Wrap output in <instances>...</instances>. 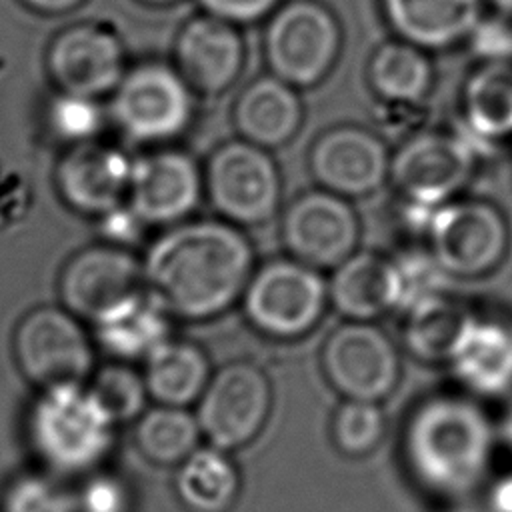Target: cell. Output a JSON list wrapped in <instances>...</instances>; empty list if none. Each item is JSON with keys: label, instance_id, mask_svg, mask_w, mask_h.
I'll use <instances>...</instances> for the list:
<instances>
[{"label": "cell", "instance_id": "obj_1", "mask_svg": "<svg viewBox=\"0 0 512 512\" xmlns=\"http://www.w3.org/2000/svg\"><path fill=\"white\" fill-rule=\"evenodd\" d=\"M144 286L174 320L206 322L228 312L254 272V250L228 220H184L162 228L142 254Z\"/></svg>", "mask_w": 512, "mask_h": 512}, {"label": "cell", "instance_id": "obj_2", "mask_svg": "<svg viewBox=\"0 0 512 512\" xmlns=\"http://www.w3.org/2000/svg\"><path fill=\"white\" fill-rule=\"evenodd\" d=\"M494 428L478 402L438 394L422 400L406 420L402 454L408 472L436 498H462L488 474Z\"/></svg>", "mask_w": 512, "mask_h": 512}, {"label": "cell", "instance_id": "obj_3", "mask_svg": "<svg viewBox=\"0 0 512 512\" xmlns=\"http://www.w3.org/2000/svg\"><path fill=\"white\" fill-rule=\"evenodd\" d=\"M24 436L42 470L82 478L112 456L118 422L86 382H70L36 392L24 416Z\"/></svg>", "mask_w": 512, "mask_h": 512}, {"label": "cell", "instance_id": "obj_4", "mask_svg": "<svg viewBox=\"0 0 512 512\" xmlns=\"http://www.w3.org/2000/svg\"><path fill=\"white\" fill-rule=\"evenodd\" d=\"M96 352L90 326L62 304L34 306L14 326V364L36 390L88 382Z\"/></svg>", "mask_w": 512, "mask_h": 512}, {"label": "cell", "instance_id": "obj_5", "mask_svg": "<svg viewBox=\"0 0 512 512\" xmlns=\"http://www.w3.org/2000/svg\"><path fill=\"white\" fill-rule=\"evenodd\" d=\"M248 324L264 336L292 340L308 334L328 306L320 270L296 258H276L252 272L242 294Z\"/></svg>", "mask_w": 512, "mask_h": 512}, {"label": "cell", "instance_id": "obj_6", "mask_svg": "<svg viewBox=\"0 0 512 512\" xmlns=\"http://www.w3.org/2000/svg\"><path fill=\"white\" fill-rule=\"evenodd\" d=\"M272 406L266 374L252 362L236 360L212 372L196 402V418L208 444L238 450L264 428Z\"/></svg>", "mask_w": 512, "mask_h": 512}, {"label": "cell", "instance_id": "obj_7", "mask_svg": "<svg viewBox=\"0 0 512 512\" xmlns=\"http://www.w3.org/2000/svg\"><path fill=\"white\" fill-rule=\"evenodd\" d=\"M322 372L344 398L380 402L400 380V354L388 334L366 320H346L322 346Z\"/></svg>", "mask_w": 512, "mask_h": 512}, {"label": "cell", "instance_id": "obj_8", "mask_svg": "<svg viewBox=\"0 0 512 512\" xmlns=\"http://www.w3.org/2000/svg\"><path fill=\"white\" fill-rule=\"evenodd\" d=\"M504 216L486 202H446L426 228L430 252L452 278H478L492 272L508 250Z\"/></svg>", "mask_w": 512, "mask_h": 512}, {"label": "cell", "instance_id": "obj_9", "mask_svg": "<svg viewBox=\"0 0 512 512\" xmlns=\"http://www.w3.org/2000/svg\"><path fill=\"white\" fill-rule=\"evenodd\" d=\"M144 288L142 258L132 248L98 240L76 250L60 268L58 302L90 324L112 304Z\"/></svg>", "mask_w": 512, "mask_h": 512}, {"label": "cell", "instance_id": "obj_10", "mask_svg": "<svg viewBox=\"0 0 512 512\" xmlns=\"http://www.w3.org/2000/svg\"><path fill=\"white\" fill-rule=\"evenodd\" d=\"M206 188L214 210L236 226L268 222L280 202V180L272 160L242 142L228 144L212 156Z\"/></svg>", "mask_w": 512, "mask_h": 512}, {"label": "cell", "instance_id": "obj_11", "mask_svg": "<svg viewBox=\"0 0 512 512\" xmlns=\"http://www.w3.org/2000/svg\"><path fill=\"white\" fill-rule=\"evenodd\" d=\"M360 224L350 204L330 190L308 192L282 216V242L292 258L318 270L336 268L356 252Z\"/></svg>", "mask_w": 512, "mask_h": 512}, {"label": "cell", "instance_id": "obj_12", "mask_svg": "<svg viewBox=\"0 0 512 512\" xmlns=\"http://www.w3.org/2000/svg\"><path fill=\"white\" fill-rule=\"evenodd\" d=\"M200 194L194 162L180 152H158L134 160L126 202L148 228H168L192 216Z\"/></svg>", "mask_w": 512, "mask_h": 512}, {"label": "cell", "instance_id": "obj_13", "mask_svg": "<svg viewBox=\"0 0 512 512\" xmlns=\"http://www.w3.org/2000/svg\"><path fill=\"white\" fill-rule=\"evenodd\" d=\"M116 116L138 140H164L178 134L190 116V96L182 80L164 66H142L116 94Z\"/></svg>", "mask_w": 512, "mask_h": 512}, {"label": "cell", "instance_id": "obj_14", "mask_svg": "<svg viewBox=\"0 0 512 512\" xmlns=\"http://www.w3.org/2000/svg\"><path fill=\"white\" fill-rule=\"evenodd\" d=\"M446 362L474 396L512 394V322L500 316L468 314Z\"/></svg>", "mask_w": 512, "mask_h": 512}, {"label": "cell", "instance_id": "obj_15", "mask_svg": "<svg viewBox=\"0 0 512 512\" xmlns=\"http://www.w3.org/2000/svg\"><path fill=\"white\" fill-rule=\"evenodd\" d=\"M336 26L318 6L298 2L284 8L268 30L272 68L288 82H314L336 50Z\"/></svg>", "mask_w": 512, "mask_h": 512}, {"label": "cell", "instance_id": "obj_16", "mask_svg": "<svg viewBox=\"0 0 512 512\" xmlns=\"http://www.w3.org/2000/svg\"><path fill=\"white\" fill-rule=\"evenodd\" d=\"M392 180L406 202L438 208L468 180L470 150L448 136H420L392 162Z\"/></svg>", "mask_w": 512, "mask_h": 512}, {"label": "cell", "instance_id": "obj_17", "mask_svg": "<svg viewBox=\"0 0 512 512\" xmlns=\"http://www.w3.org/2000/svg\"><path fill=\"white\" fill-rule=\"evenodd\" d=\"M134 160L94 144L72 150L58 166V192L68 208L98 218L128 200Z\"/></svg>", "mask_w": 512, "mask_h": 512}, {"label": "cell", "instance_id": "obj_18", "mask_svg": "<svg viewBox=\"0 0 512 512\" xmlns=\"http://www.w3.org/2000/svg\"><path fill=\"white\" fill-rule=\"evenodd\" d=\"M88 326L102 354L136 364L172 336L174 316L144 286L106 308Z\"/></svg>", "mask_w": 512, "mask_h": 512}, {"label": "cell", "instance_id": "obj_19", "mask_svg": "<svg viewBox=\"0 0 512 512\" xmlns=\"http://www.w3.org/2000/svg\"><path fill=\"white\" fill-rule=\"evenodd\" d=\"M312 170L326 190L340 196H364L384 182L388 158L370 134L346 128L326 134L316 144Z\"/></svg>", "mask_w": 512, "mask_h": 512}, {"label": "cell", "instance_id": "obj_20", "mask_svg": "<svg viewBox=\"0 0 512 512\" xmlns=\"http://www.w3.org/2000/svg\"><path fill=\"white\" fill-rule=\"evenodd\" d=\"M50 70L66 92L92 96L118 82L122 54L108 32L94 26H76L54 42Z\"/></svg>", "mask_w": 512, "mask_h": 512}, {"label": "cell", "instance_id": "obj_21", "mask_svg": "<svg viewBox=\"0 0 512 512\" xmlns=\"http://www.w3.org/2000/svg\"><path fill=\"white\" fill-rule=\"evenodd\" d=\"M328 300L348 320H366L396 310L392 258L376 252H354L342 260L328 280Z\"/></svg>", "mask_w": 512, "mask_h": 512}, {"label": "cell", "instance_id": "obj_22", "mask_svg": "<svg viewBox=\"0 0 512 512\" xmlns=\"http://www.w3.org/2000/svg\"><path fill=\"white\" fill-rule=\"evenodd\" d=\"M142 374L154 404L192 406L212 378V364L202 346L170 336L144 362Z\"/></svg>", "mask_w": 512, "mask_h": 512}, {"label": "cell", "instance_id": "obj_23", "mask_svg": "<svg viewBox=\"0 0 512 512\" xmlns=\"http://www.w3.org/2000/svg\"><path fill=\"white\" fill-rule=\"evenodd\" d=\"M240 486L230 452L212 444L198 446L174 472V492L186 512H230Z\"/></svg>", "mask_w": 512, "mask_h": 512}, {"label": "cell", "instance_id": "obj_24", "mask_svg": "<svg viewBox=\"0 0 512 512\" xmlns=\"http://www.w3.org/2000/svg\"><path fill=\"white\" fill-rule=\"evenodd\" d=\"M184 74L202 90L216 92L232 82L240 66V40L222 22L200 18L190 22L178 40Z\"/></svg>", "mask_w": 512, "mask_h": 512}, {"label": "cell", "instance_id": "obj_25", "mask_svg": "<svg viewBox=\"0 0 512 512\" xmlns=\"http://www.w3.org/2000/svg\"><path fill=\"white\" fill-rule=\"evenodd\" d=\"M132 438L146 462L160 468H176L200 446L204 436L196 412L184 406L154 404L134 422Z\"/></svg>", "mask_w": 512, "mask_h": 512}, {"label": "cell", "instance_id": "obj_26", "mask_svg": "<svg viewBox=\"0 0 512 512\" xmlns=\"http://www.w3.org/2000/svg\"><path fill=\"white\" fill-rule=\"evenodd\" d=\"M386 10L408 40L444 46L474 28L478 0H386Z\"/></svg>", "mask_w": 512, "mask_h": 512}, {"label": "cell", "instance_id": "obj_27", "mask_svg": "<svg viewBox=\"0 0 512 512\" xmlns=\"http://www.w3.org/2000/svg\"><path fill=\"white\" fill-rule=\"evenodd\" d=\"M236 120L242 134L256 144H280L296 128L298 104L276 80H260L238 102Z\"/></svg>", "mask_w": 512, "mask_h": 512}, {"label": "cell", "instance_id": "obj_28", "mask_svg": "<svg viewBox=\"0 0 512 512\" xmlns=\"http://www.w3.org/2000/svg\"><path fill=\"white\" fill-rule=\"evenodd\" d=\"M404 344L424 362H446L468 316L448 294L424 302L404 314Z\"/></svg>", "mask_w": 512, "mask_h": 512}, {"label": "cell", "instance_id": "obj_29", "mask_svg": "<svg viewBox=\"0 0 512 512\" xmlns=\"http://www.w3.org/2000/svg\"><path fill=\"white\" fill-rule=\"evenodd\" d=\"M466 108L482 136L512 132V68L494 64L478 72L468 84Z\"/></svg>", "mask_w": 512, "mask_h": 512}, {"label": "cell", "instance_id": "obj_30", "mask_svg": "<svg viewBox=\"0 0 512 512\" xmlns=\"http://www.w3.org/2000/svg\"><path fill=\"white\" fill-rule=\"evenodd\" d=\"M86 384L118 426L134 424L148 408L150 392L144 374L142 370H136L132 362L108 358V362L94 368Z\"/></svg>", "mask_w": 512, "mask_h": 512}, {"label": "cell", "instance_id": "obj_31", "mask_svg": "<svg viewBox=\"0 0 512 512\" xmlns=\"http://www.w3.org/2000/svg\"><path fill=\"white\" fill-rule=\"evenodd\" d=\"M396 280V312L412 308L448 294L452 276L436 260L430 248H410L392 258Z\"/></svg>", "mask_w": 512, "mask_h": 512}, {"label": "cell", "instance_id": "obj_32", "mask_svg": "<svg viewBox=\"0 0 512 512\" xmlns=\"http://www.w3.org/2000/svg\"><path fill=\"white\" fill-rule=\"evenodd\" d=\"M384 414L378 402L352 400L336 408L332 416V438L336 448L352 458L370 454L384 436Z\"/></svg>", "mask_w": 512, "mask_h": 512}, {"label": "cell", "instance_id": "obj_33", "mask_svg": "<svg viewBox=\"0 0 512 512\" xmlns=\"http://www.w3.org/2000/svg\"><path fill=\"white\" fill-rule=\"evenodd\" d=\"M0 512H76L62 478L40 470L14 476L0 496Z\"/></svg>", "mask_w": 512, "mask_h": 512}, {"label": "cell", "instance_id": "obj_34", "mask_svg": "<svg viewBox=\"0 0 512 512\" xmlns=\"http://www.w3.org/2000/svg\"><path fill=\"white\" fill-rule=\"evenodd\" d=\"M372 82L388 98L416 100L426 90L428 66L406 46H386L372 62Z\"/></svg>", "mask_w": 512, "mask_h": 512}, {"label": "cell", "instance_id": "obj_35", "mask_svg": "<svg viewBox=\"0 0 512 512\" xmlns=\"http://www.w3.org/2000/svg\"><path fill=\"white\" fill-rule=\"evenodd\" d=\"M74 500L76 512H132L130 484L104 466L82 476Z\"/></svg>", "mask_w": 512, "mask_h": 512}, {"label": "cell", "instance_id": "obj_36", "mask_svg": "<svg viewBox=\"0 0 512 512\" xmlns=\"http://www.w3.org/2000/svg\"><path fill=\"white\" fill-rule=\"evenodd\" d=\"M50 122L62 138L86 140L98 130L100 114L88 96L68 92L50 108Z\"/></svg>", "mask_w": 512, "mask_h": 512}, {"label": "cell", "instance_id": "obj_37", "mask_svg": "<svg viewBox=\"0 0 512 512\" xmlns=\"http://www.w3.org/2000/svg\"><path fill=\"white\" fill-rule=\"evenodd\" d=\"M96 222L100 240L126 248L136 246L144 238V232L148 228L128 202L104 212L96 218Z\"/></svg>", "mask_w": 512, "mask_h": 512}, {"label": "cell", "instance_id": "obj_38", "mask_svg": "<svg viewBox=\"0 0 512 512\" xmlns=\"http://www.w3.org/2000/svg\"><path fill=\"white\" fill-rule=\"evenodd\" d=\"M274 0H202V4L216 16L230 20H250L272 6Z\"/></svg>", "mask_w": 512, "mask_h": 512}, {"label": "cell", "instance_id": "obj_39", "mask_svg": "<svg viewBox=\"0 0 512 512\" xmlns=\"http://www.w3.org/2000/svg\"><path fill=\"white\" fill-rule=\"evenodd\" d=\"M474 44L486 56H506L512 52V34L500 24H484L478 28Z\"/></svg>", "mask_w": 512, "mask_h": 512}, {"label": "cell", "instance_id": "obj_40", "mask_svg": "<svg viewBox=\"0 0 512 512\" xmlns=\"http://www.w3.org/2000/svg\"><path fill=\"white\" fill-rule=\"evenodd\" d=\"M490 512H512V472L500 476L488 490Z\"/></svg>", "mask_w": 512, "mask_h": 512}, {"label": "cell", "instance_id": "obj_41", "mask_svg": "<svg viewBox=\"0 0 512 512\" xmlns=\"http://www.w3.org/2000/svg\"><path fill=\"white\" fill-rule=\"evenodd\" d=\"M26 2H30L32 6H36V8H40V10L58 12V10H64V8L74 6L78 0H26Z\"/></svg>", "mask_w": 512, "mask_h": 512}, {"label": "cell", "instance_id": "obj_42", "mask_svg": "<svg viewBox=\"0 0 512 512\" xmlns=\"http://www.w3.org/2000/svg\"><path fill=\"white\" fill-rule=\"evenodd\" d=\"M500 436H502V442L512 450V402L508 404V408H506V412L502 416Z\"/></svg>", "mask_w": 512, "mask_h": 512}, {"label": "cell", "instance_id": "obj_43", "mask_svg": "<svg viewBox=\"0 0 512 512\" xmlns=\"http://www.w3.org/2000/svg\"><path fill=\"white\" fill-rule=\"evenodd\" d=\"M498 6H502L504 10H510L512 12V0H496Z\"/></svg>", "mask_w": 512, "mask_h": 512}, {"label": "cell", "instance_id": "obj_44", "mask_svg": "<svg viewBox=\"0 0 512 512\" xmlns=\"http://www.w3.org/2000/svg\"><path fill=\"white\" fill-rule=\"evenodd\" d=\"M154 2H166V0H154Z\"/></svg>", "mask_w": 512, "mask_h": 512}]
</instances>
